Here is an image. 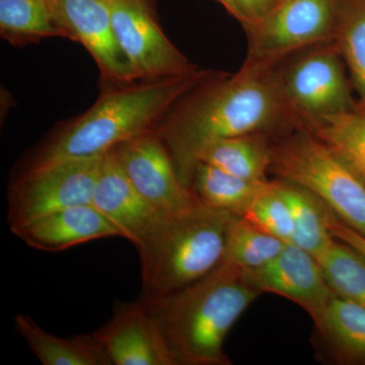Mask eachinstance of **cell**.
<instances>
[{
  "label": "cell",
  "mask_w": 365,
  "mask_h": 365,
  "mask_svg": "<svg viewBox=\"0 0 365 365\" xmlns=\"http://www.w3.org/2000/svg\"><path fill=\"white\" fill-rule=\"evenodd\" d=\"M276 189L287 201L294 223L292 244L313 255L314 258L323 253L335 237L326 222V205L299 185L276 180Z\"/></svg>",
  "instance_id": "obj_19"
},
{
  "label": "cell",
  "mask_w": 365,
  "mask_h": 365,
  "mask_svg": "<svg viewBox=\"0 0 365 365\" xmlns=\"http://www.w3.org/2000/svg\"><path fill=\"white\" fill-rule=\"evenodd\" d=\"M280 1H281V0H275L276 4H277L278 2H280ZM276 4H275V6H276Z\"/></svg>",
  "instance_id": "obj_30"
},
{
  "label": "cell",
  "mask_w": 365,
  "mask_h": 365,
  "mask_svg": "<svg viewBox=\"0 0 365 365\" xmlns=\"http://www.w3.org/2000/svg\"><path fill=\"white\" fill-rule=\"evenodd\" d=\"M319 331L340 361L365 364V307L335 294Z\"/></svg>",
  "instance_id": "obj_21"
},
{
  "label": "cell",
  "mask_w": 365,
  "mask_h": 365,
  "mask_svg": "<svg viewBox=\"0 0 365 365\" xmlns=\"http://www.w3.org/2000/svg\"><path fill=\"white\" fill-rule=\"evenodd\" d=\"M16 331L44 365H113L93 334L62 338L38 325L29 314L14 319Z\"/></svg>",
  "instance_id": "obj_16"
},
{
  "label": "cell",
  "mask_w": 365,
  "mask_h": 365,
  "mask_svg": "<svg viewBox=\"0 0 365 365\" xmlns=\"http://www.w3.org/2000/svg\"><path fill=\"white\" fill-rule=\"evenodd\" d=\"M270 173L318 197L365 237V182L302 123L270 137Z\"/></svg>",
  "instance_id": "obj_5"
},
{
  "label": "cell",
  "mask_w": 365,
  "mask_h": 365,
  "mask_svg": "<svg viewBox=\"0 0 365 365\" xmlns=\"http://www.w3.org/2000/svg\"><path fill=\"white\" fill-rule=\"evenodd\" d=\"M93 335L113 364L176 365L140 299L118 304L112 319Z\"/></svg>",
  "instance_id": "obj_13"
},
{
  "label": "cell",
  "mask_w": 365,
  "mask_h": 365,
  "mask_svg": "<svg viewBox=\"0 0 365 365\" xmlns=\"http://www.w3.org/2000/svg\"><path fill=\"white\" fill-rule=\"evenodd\" d=\"M215 1L222 4V6L227 9V13L230 14V16H234L235 20L239 21L240 23L242 24V16L241 14H240L239 9L235 6L234 0H215Z\"/></svg>",
  "instance_id": "obj_29"
},
{
  "label": "cell",
  "mask_w": 365,
  "mask_h": 365,
  "mask_svg": "<svg viewBox=\"0 0 365 365\" xmlns=\"http://www.w3.org/2000/svg\"><path fill=\"white\" fill-rule=\"evenodd\" d=\"M326 222L331 234L338 241L344 242L365 258V237L340 220L326 206Z\"/></svg>",
  "instance_id": "obj_27"
},
{
  "label": "cell",
  "mask_w": 365,
  "mask_h": 365,
  "mask_svg": "<svg viewBox=\"0 0 365 365\" xmlns=\"http://www.w3.org/2000/svg\"><path fill=\"white\" fill-rule=\"evenodd\" d=\"M257 287L297 302L319 328L335 292L329 285L318 260L304 249L287 242L267 265L248 271Z\"/></svg>",
  "instance_id": "obj_12"
},
{
  "label": "cell",
  "mask_w": 365,
  "mask_h": 365,
  "mask_svg": "<svg viewBox=\"0 0 365 365\" xmlns=\"http://www.w3.org/2000/svg\"><path fill=\"white\" fill-rule=\"evenodd\" d=\"M334 43L347 63L365 109V0H337Z\"/></svg>",
  "instance_id": "obj_22"
},
{
  "label": "cell",
  "mask_w": 365,
  "mask_h": 365,
  "mask_svg": "<svg viewBox=\"0 0 365 365\" xmlns=\"http://www.w3.org/2000/svg\"><path fill=\"white\" fill-rule=\"evenodd\" d=\"M113 150L134 188L158 212L177 213L198 202L191 190L180 181L169 151L153 132Z\"/></svg>",
  "instance_id": "obj_11"
},
{
  "label": "cell",
  "mask_w": 365,
  "mask_h": 365,
  "mask_svg": "<svg viewBox=\"0 0 365 365\" xmlns=\"http://www.w3.org/2000/svg\"><path fill=\"white\" fill-rule=\"evenodd\" d=\"M239 216L200 202L177 213H160L134 246L140 257L143 297H163L215 271L227 254Z\"/></svg>",
  "instance_id": "obj_4"
},
{
  "label": "cell",
  "mask_w": 365,
  "mask_h": 365,
  "mask_svg": "<svg viewBox=\"0 0 365 365\" xmlns=\"http://www.w3.org/2000/svg\"><path fill=\"white\" fill-rule=\"evenodd\" d=\"M216 74L199 67L187 73L105 93L40 151L30 170L101 157L120 144L151 133L180 102Z\"/></svg>",
  "instance_id": "obj_3"
},
{
  "label": "cell",
  "mask_w": 365,
  "mask_h": 365,
  "mask_svg": "<svg viewBox=\"0 0 365 365\" xmlns=\"http://www.w3.org/2000/svg\"><path fill=\"white\" fill-rule=\"evenodd\" d=\"M11 230L28 246L46 252L64 251L105 237H125L123 230L93 204L64 208L37 222Z\"/></svg>",
  "instance_id": "obj_14"
},
{
  "label": "cell",
  "mask_w": 365,
  "mask_h": 365,
  "mask_svg": "<svg viewBox=\"0 0 365 365\" xmlns=\"http://www.w3.org/2000/svg\"><path fill=\"white\" fill-rule=\"evenodd\" d=\"M283 91L302 123L355 109L334 41L314 46L280 66Z\"/></svg>",
  "instance_id": "obj_8"
},
{
  "label": "cell",
  "mask_w": 365,
  "mask_h": 365,
  "mask_svg": "<svg viewBox=\"0 0 365 365\" xmlns=\"http://www.w3.org/2000/svg\"><path fill=\"white\" fill-rule=\"evenodd\" d=\"M316 259L335 294L365 307V258L362 255L335 239Z\"/></svg>",
  "instance_id": "obj_24"
},
{
  "label": "cell",
  "mask_w": 365,
  "mask_h": 365,
  "mask_svg": "<svg viewBox=\"0 0 365 365\" xmlns=\"http://www.w3.org/2000/svg\"><path fill=\"white\" fill-rule=\"evenodd\" d=\"M261 294L248 271L225 260L189 287L140 299L176 365H227L225 337Z\"/></svg>",
  "instance_id": "obj_2"
},
{
  "label": "cell",
  "mask_w": 365,
  "mask_h": 365,
  "mask_svg": "<svg viewBox=\"0 0 365 365\" xmlns=\"http://www.w3.org/2000/svg\"><path fill=\"white\" fill-rule=\"evenodd\" d=\"M93 205L121 228L125 239L133 245L160 215L134 188L113 150L101 160Z\"/></svg>",
  "instance_id": "obj_15"
},
{
  "label": "cell",
  "mask_w": 365,
  "mask_h": 365,
  "mask_svg": "<svg viewBox=\"0 0 365 365\" xmlns=\"http://www.w3.org/2000/svg\"><path fill=\"white\" fill-rule=\"evenodd\" d=\"M280 66L246 61L237 73L213 76L158 124L153 133L169 151L185 186L189 188L197 155L208 144L277 134L300 124L285 97Z\"/></svg>",
  "instance_id": "obj_1"
},
{
  "label": "cell",
  "mask_w": 365,
  "mask_h": 365,
  "mask_svg": "<svg viewBox=\"0 0 365 365\" xmlns=\"http://www.w3.org/2000/svg\"><path fill=\"white\" fill-rule=\"evenodd\" d=\"M242 216L264 232L282 241L292 242L294 235V218L287 201L276 189L274 181H270L268 186L255 198Z\"/></svg>",
  "instance_id": "obj_26"
},
{
  "label": "cell",
  "mask_w": 365,
  "mask_h": 365,
  "mask_svg": "<svg viewBox=\"0 0 365 365\" xmlns=\"http://www.w3.org/2000/svg\"><path fill=\"white\" fill-rule=\"evenodd\" d=\"M271 135L250 134L215 141L197 155L195 165L205 163L249 181L268 182Z\"/></svg>",
  "instance_id": "obj_17"
},
{
  "label": "cell",
  "mask_w": 365,
  "mask_h": 365,
  "mask_svg": "<svg viewBox=\"0 0 365 365\" xmlns=\"http://www.w3.org/2000/svg\"><path fill=\"white\" fill-rule=\"evenodd\" d=\"M331 148L365 182V109H355L302 123Z\"/></svg>",
  "instance_id": "obj_20"
},
{
  "label": "cell",
  "mask_w": 365,
  "mask_h": 365,
  "mask_svg": "<svg viewBox=\"0 0 365 365\" xmlns=\"http://www.w3.org/2000/svg\"><path fill=\"white\" fill-rule=\"evenodd\" d=\"M235 6L242 16L244 28L270 13L275 6V0H234Z\"/></svg>",
  "instance_id": "obj_28"
},
{
  "label": "cell",
  "mask_w": 365,
  "mask_h": 365,
  "mask_svg": "<svg viewBox=\"0 0 365 365\" xmlns=\"http://www.w3.org/2000/svg\"><path fill=\"white\" fill-rule=\"evenodd\" d=\"M287 244L239 216L230 230L225 260L246 271L257 270L276 258Z\"/></svg>",
  "instance_id": "obj_25"
},
{
  "label": "cell",
  "mask_w": 365,
  "mask_h": 365,
  "mask_svg": "<svg viewBox=\"0 0 365 365\" xmlns=\"http://www.w3.org/2000/svg\"><path fill=\"white\" fill-rule=\"evenodd\" d=\"M115 35L136 81H157L193 71L163 34L146 0H107Z\"/></svg>",
  "instance_id": "obj_9"
},
{
  "label": "cell",
  "mask_w": 365,
  "mask_h": 365,
  "mask_svg": "<svg viewBox=\"0 0 365 365\" xmlns=\"http://www.w3.org/2000/svg\"><path fill=\"white\" fill-rule=\"evenodd\" d=\"M0 31L14 44L63 37L47 0H0Z\"/></svg>",
  "instance_id": "obj_23"
},
{
  "label": "cell",
  "mask_w": 365,
  "mask_h": 365,
  "mask_svg": "<svg viewBox=\"0 0 365 365\" xmlns=\"http://www.w3.org/2000/svg\"><path fill=\"white\" fill-rule=\"evenodd\" d=\"M63 37L81 43L97 62L103 78L118 83L136 81L115 35L107 0H47Z\"/></svg>",
  "instance_id": "obj_10"
},
{
  "label": "cell",
  "mask_w": 365,
  "mask_h": 365,
  "mask_svg": "<svg viewBox=\"0 0 365 365\" xmlns=\"http://www.w3.org/2000/svg\"><path fill=\"white\" fill-rule=\"evenodd\" d=\"M102 157L28 170L9 193L11 228L30 225L64 208L93 204Z\"/></svg>",
  "instance_id": "obj_7"
},
{
  "label": "cell",
  "mask_w": 365,
  "mask_h": 365,
  "mask_svg": "<svg viewBox=\"0 0 365 365\" xmlns=\"http://www.w3.org/2000/svg\"><path fill=\"white\" fill-rule=\"evenodd\" d=\"M337 0H281L247 26V62L279 66L297 51L335 38Z\"/></svg>",
  "instance_id": "obj_6"
},
{
  "label": "cell",
  "mask_w": 365,
  "mask_h": 365,
  "mask_svg": "<svg viewBox=\"0 0 365 365\" xmlns=\"http://www.w3.org/2000/svg\"><path fill=\"white\" fill-rule=\"evenodd\" d=\"M268 182L249 181L205 163H197L189 188L198 202L242 216Z\"/></svg>",
  "instance_id": "obj_18"
}]
</instances>
